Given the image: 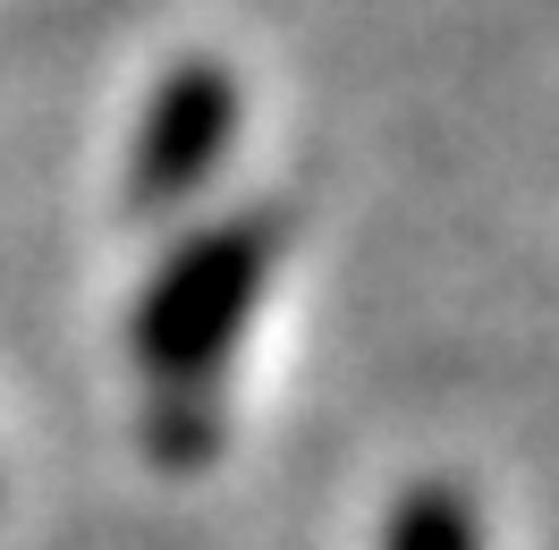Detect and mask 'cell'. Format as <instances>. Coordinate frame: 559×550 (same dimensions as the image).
<instances>
[{"instance_id": "obj_1", "label": "cell", "mask_w": 559, "mask_h": 550, "mask_svg": "<svg viewBox=\"0 0 559 550\" xmlns=\"http://www.w3.org/2000/svg\"><path fill=\"white\" fill-rule=\"evenodd\" d=\"M263 272H272L263 220H221L204 238H187L136 297V331H128L136 364L162 381H204L238 347L246 313L263 297Z\"/></svg>"}, {"instance_id": "obj_2", "label": "cell", "mask_w": 559, "mask_h": 550, "mask_svg": "<svg viewBox=\"0 0 559 550\" xmlns=\"http://www.w3.org/2000/svg\"><path fill=\"white\" fill-rule=\"evenodd\" d=\"M238 144V85L221 60H178L153 103H144L136 153H128V204L136 212H170L204 187Z\"/></svg>"}, {"instance_id": "obj_3", "label": "cell", "mask_w": 559, "mask_h": 550, "mask_svg": "<svg viewBox=\"0 0 559 550\" xmlns=\"http://www.w3.org/2000/svg\"><path fill=\"white\" fill-rule=\"evenodd\" d=\"M382 550H484V534H475L466 491H450V482H416V491L390 509V542Z\"/></svg>"}]
</instances>
